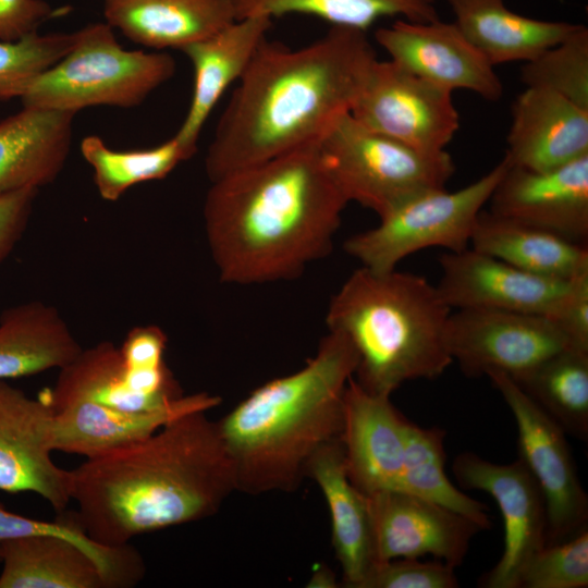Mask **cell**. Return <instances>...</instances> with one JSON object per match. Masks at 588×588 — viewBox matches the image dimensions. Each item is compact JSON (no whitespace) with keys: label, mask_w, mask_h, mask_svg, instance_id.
<instances>
[{"label":"cell","mask_w":588,"mask_h":588,"mask_svg":"<svg viewBox=\"0 0 588 588\" xmlns=\"http://www.w3.org/2000/svg\"><path fill=\"white\" fill-rule=\"evenodd\" d=\"M376 60L366 32L354 28L331 26L298 49L266 38L217 124L209 181L318 143L351 112Z\"/></svg>","instance_id":"6da1fadb"},{"label":"cell","mask_w":588,"mask_h":588,"mask_svg":"<svg viewBox=\"0 0 588 588\" xmlns=\"http://www.w3.org/2000/svg\"><path fill=\"white\" fill-rule=\"evenodd\" d=\"M347 204L318 143L211 182L203 216L221 281L298 277L331 252Z\"/></svg>","instance_id":"7a4b0ae2"},{"label":"cell","mask_w":588,"mask_h":588,"mask_svg":"<svg viewBox=\"0 0 588 588\" xmlns=\"http://www.w3.org/2000/svg\"><path fill=\"white\" fill-rule=\"evenodd\" d=\"M71 500L90 539L108 547L215 515L236 490L233 462L206 411L70 470Z\"/></svg>","instance_id":"3957f363"},{"label":"cell","mask_w":588,"mask_h":588,"mask_svg":"<svg viewBox=\"0 0 588 588\" xmlns=\"http://www.w3.org/2000/svg\"><path fill=\"white\" fill-rule=\"evenodd\" d=\"M357 362L351 342L329 331L302 369L258 387L217 421L236 490L297 489L314 455L341 438L344 392Z\"/></svg>","instance_id":"277c9868"},{"label":"cell","mask_w":588,"mask_h":588,"mask_svg":"<svg viewBox=\"0 0 588 588\" xmlns=\"http://www.w3.org/2000/svg\"><path fill=\"white\" fill-rule=\"evenodd\" d=\"M450 315L426 278L360 267L332 296L326 322L354 347L356 382L391 396L406 381L434 379L453 363L446 342Z\"/></svg>","instance_id":"5b68a950"},{"label":"cell","mask_w":588,"mask_h":588,"mask_svg":"<svg viewBox=\"0 0 588 588\" xmlns=\"http://www.w3.org/2000/svg\"><path fill=\"white\" fill-rule=\"evenodd\" d=\"M48 396L54 451L85 458L143 440L176 417L220 403L218 396L199 392L171 407L155 405L127 387L120 348L108 341L82 348L60 368Z\"/></svg>","instance_id":"8992f818"},{"label":"cell","mask_w":588,"mask_h":588,"mask_svg":"<svg viewBox=\"0 0 588 588\" xmlns=\"http://www.w3.org/2000/svg\"><path fill=\"white\" fill-rule=\"evenodd\" d=\"M167 52L127 50L106 22L74 32L69 52L41 73L21 97L23 107L69 111L97 106L130 109L175 73Z\"/></svg>","instance_id":"52a82bcc"},{"label":"cell","mask_w":588,"mask_h":588,"mask_svg":"<svg viewBox=\"0 0 588 588\" xmlns=\"http://www.w3.org/2000/svg\"><path fill=\"white\" fill-rule=\"evenodd\" d=\"M347 200L379 218L416 195L445 188L455 172L445 151H422L360 124L347 112L318 142Z\"/></svg>","instance_id":"ba28073f"},{"label":"cell","mask_w":588,"mask_h":588,"mask_svg":"<svg viewBox=\"0 0 588 588\" xmlns=\"http://www.w3.org/2000/svg\"><path fill=\"white\" fill-rule=\"evenodd\" d=\"M509 163L504 156L487 174L455 192L439 188L414 196L380 217L375 228L347 238L344 250L362 267L385 272L425 248H468L478 215Z\"/></svg>","instance_id":"9c48e42d"},{"label":"cell","mask_w":588,"mask_h":588,"mask_svg":"<svg viewBox=\"0 0 588 588\" xmlns=\"http://www.w3.org/2000/svg\"><path fill=\"white\" fill-rule=\"evenodd\" d=\"M516 421L519 460L538 483L546 502V543L566 540L587 528L588 495L566 441V433L517 383L503 372L487 375Z\"/></svg>","instance_id":"30bf717a"},{"label":"cell","mask_w":588,"mask_h":588,"mask_svg":"<svg viewBox=\"0 0 588 588\" xmlns=\"http://www.w3.org/2000/svg\"><path fill=\"white\" fill-rule=\"evenodd\" d=\"M452 94L392 60L377 59L350 113L407 146L443 151L460 128Z\"/></svg>","instance_id":"8fae6325"},{"label":"cell","mask_w":588,"mask_h":588,"mask_svg":"<svg viewBox=\"0 0 588 588\" xmlns=\"http://www.w3.org/2000/svg\"><path fill=\"white\" fill-rule=\"evenodd\" d=\"M446 342L452 359L469 377L498 371L516 379L572 348L547 316L493 309L451 314Z\"/></svg>","instance_id":"7c38bea8"},{"label":"cell","mask_w":588,"mask_h":588,"mask_svg":"<svg viewBox=\"0 0 588 588\" xmlns=\"http://www.w3.org/2000/svg\"><path fill=\"white\" fill-rule=\"evenodd\" d=\"M452 469L462 487L490 494L503 518L502 555L480 586L518 588L525 565L546 543V502L538 483L519 458L495 464L464 452L455 457Z\"/></svg>","instance_id":"4fadbf2b"},{"label":"cell","mask_w":588,"mask_h":588,"mask_svg":"<svg viewBox=\"0 0 588 588\" xmlns=\"http://www.w3.org/2000/svg\"><path fill=\"white\" fill-rule=\"evenodd\" d=\"M53 412L48 399L30 397L0 380V490L33 492L57 512L71 501V474L51 457Z\"/></svg>","instance_id":"5bb4252c"},{"label":"cell","mask_w":588,"mask_h":588,"mask_svg":"<svg viewBox=\"0 0 588 588\" xmlns=\"http://www.w3.org/2000/svg\"><path fill=\"white\" fill-rule=\"evenodd\" d=\"M375 39L390 60L439 87L452 93L466 89L488 101H498L503 94L494 66L454 22L401 19L378 28Z\"/></svg>","instance_id":"9a60e30c"},{"label":"cell","mask_w":588,"mask_h":588,"mask_svg":"<svg viewBox=\"0 0 588 588\" xmlns=\"http://www.w3.org/2000/svg\"><path fill=\"white\" fill-rule=\"evenodd\" d=\"M366 497L377 564L430 554L455 568L482 530L456 512L400 490Z\"/></svg>","instance_id":"2e32d148"},{"label":"cell","mask_w":588,"mask_h":588,"mask_svg":"<svg viewBox=\"0 0 588 588\" xmlns=\"http://www.w3.org/2000/svg\"><path fill=\"white\" fill-rule=\"evenodd\" d=\"M437 289L452 309H493L548 316L571 281L539 277L468 247L440 259Z\"/></svg>","instance_id":"e0dca14e"},{"label":"cell","mask_w":588,"mask_h":588,"mask_svg":"<svg viewBox=\"0 0 588 588\" xmlns=\"http://www.w3.org/2000/svg\"><path fill=\"white\" fill-rule=\"evenodd\" d=\"M489 201L498 216L587 244L588 155L547 171L509 163Z\"/></svg>","instance_id":"ac0fdd59"},{"label":"cell","mask_w":588,"mask_h":588,"mask_svg":"<svg viewBox=\"0 0 588 588\" xmlns=\"http://www.w3.org/2000/svg\"><path fill=\"white\" fill-rule=\"evenodd\" d=\"M408 421L390 396L364 390L354 377L348 380L340 440L346 475L365 495L397 489Z\"/></svg>","instance_id":"d6986e66"},{"label":"cell","mask_w":588,"mask_h":588,"mask_svg":"<svg viewBox=\"0 0 588 588\" xmlns=\"http://www.w3.org/2000/svg\"><path fill=\"white\" fill-rule=\"evenodd\" d=\"M506 158L532 171L552 170L588 155V110L560 95L527 87L512 107Z\"/></svg>","instance_id":"ffe728a7"},{"label":"cell","mask_w":588,"mask_h":588,"mask_svg":"<svg viewBox=\"0 0 588 588\" xmlns=\"http://www.w3.org/2000/svg\"><path fill=\"white\" fill-rule=\"evenodd\" d=\"M271 26L268 16L236 19L182 50L193 65L194 85L187 113L174 137L192 156L212 109L242 77Z\"/></svg>","instance_id":"44dd1931"},{"label":"cell","mask_w":588,"mask_h":588,"mask_svg":"<svg viewBox=\"0 0 588 588\" xmlns=\"http://www.w3.org/2000/svg\"><path fill=\"white\" fill-rule=\"evenodd\" d=\"M74 117L23 107L0 121V197L56 181L70 154Z\"/></svg>","instance_id":"7402d4cb"},{"label":"cell","mask_w":588,"mask_h":588,"mask_svg":"<svg viewBox=\"0 0 588 588\" xmlns=\"http://www.w3.org/2000/svg\"><path fill=\"white\" fill-rule=\"evenodd\" d=\"M105 22L143 47L179 49L236 20L233 0H102Z\"/></svg>","instance_id":"603a6c76"},{"label":"cell","mask_w":588,"mask_h":588,"mask_svg":"<svg viewBox=\"0 0 588 588\" xmlns=\"http://www.w3.org/2000/svg\"><path fill=\"white\" fill-rule=\"evenodd\" d=\"M307 477L319 486L327 501L332 544L342 568L343 586L362 588L377 565L367 497L350 481L341 440L322 446L311 458Z\"/></svg>","instance_id":"cb8c5ba5"},{"label":"cell","mask_w":588,"mask_h":588,"mask_svg":"<svg viewBox=\"0 0 588 588\" xmlns=\"http://www.w3.org/2000/svg\"><path fill=\"white\" fill-rule=\"evenodd\" d=\"M455 24L493 65L527 62L559 44L580 24L520 15L504 0H448Z\"/></svg>","instance_id":"d4e9b609"},{"label":"cell","mask_w":588,"mask_h":588,"mask_svg":"<svg viewBox=\"0 0 588 588\" xmlns=\"http://www.w3.org/2000/svg\"><path fill=\"white\" fill-rule=\"evenodd\" d=\"M469 247L539 277L571 281L588 273V247L481 210Z\"/></svg>","instance_id":"484cf974"},{"label":"cell","mask_w":588,"mask_h":588,"mask_svg":"<svg viewBox=\"0 0 588 588\" xmlns=\"http://www.w3.org/2000/svg\"><path fill=\"white\" fill-rule=\"evenodd\" d=\"M82 348L52 305L30 301L8 308L0 316V380L59 370Z\"/></svg>","instance_id":"4316f807"},{"label":"cell","mask_w":588,"mask_h":588,"mask_svg":"<svg viewBox=\"0 0 588 588\" xmlns=\"http://www.w3.org/2000/svg\"><path fill=\"white\" fill-rule=\"evenodd\" d=\"M0 588H109L97 560L78 543L38 535L2 544Z\"/></svg>","instance_id":"83f0119b"},{"label":"cell","mask_w":588,"mask_h":588,"mask_svg":"<svg viewBox=\"0 0 588 588\" xmlns=\"http://www.w3.org/2000/svg\"><path fill=\"white\" fill-rule=\"evenodd\" d=\"M566 434L588 438V352L563 350L513 379Z\"/></svg>","instance_id":"f1b7e54d"},{"label":"cell","mask_w":588,"mask_h":588,"mask_svg":"<svg viewBox=\"0 0 588 588\" xmlns=\"http://www.w3.org/2000/svg\"><path fill=\"white\" fill-rule=\"evenodd\" d=\"M445 431L408 421L402 471L396 490L431 501L488 529L491 520L486 504L454 487L445 474Z\"/></svg>","instance_id":"f546056e"},{"label":"cell","mask_w":588,"mask_h":588,"mask_svg":"<svg viewBox=\"0 0 588 588\" xmlns=\"http://www.w3.org/2000/svg\"><path fill=\"white\" fill-rule=\"evenodd\" d=\"M236 19L310 15L331 26L367 33L382 17L401 16L411 22L439 19L436 0H233Z\"/></svg>","instance_id":"4dcf8cb0"},{"label":"cell","mask_w":588,"mask_h":588,"mask_svg":"<svg viewBox=\"0 0 588 588\" xmlns=\"http://www.w3.org/2000/svg\"><path fill=\"white\" fill-rule=\"evenodd\" d=\"M82 157L93 169L100 197L115 201L132 186L170 174L191 152L173 136L160 145L139 150H115L100 136L88 135L79 145Z\"/></svg>","instance_id":"1f68e13d"},{"label":"cell","mask_w":588,"mask_h":588,"mask_svg":"<svg viewBox=\"0 0 588 588\" xmlns=\"http://www.w3.org/2000/svg\"><path fill=\"white\" fill-rule=\"evenodd\" d=\"M53 535L70 539L86 549L99 563L109 588L136 586L145 576V562L130 543L108 547L85 532L76 512H60L52 522L35 519L9 511L0 503V563L2 544L17 538Z\"/></svg>","instance_id":"d6a6232c"},{"label":"cell","mask_w":588,"mask_h":588,"mask_svg":"<svg viewBox=\"0 0 588 588\" xmlns=\"http://www.w3.org/2000/svg\"><path fill=\"white\" fill-rule=\"evenodd\" d=\"M527 87L546 89L588 110V28L584 25L520 70Z\"/></svg>","instance_id":"836d02e7"},{"label":"cell","mask_w":588,"mask_h":588,"mask_svg":"<svg viewBox=\"0 0 588 588\" xmlns=\"http://www.w3.org/2000/svg\"><path fill=\"white\" fill-rule=\"evenodd\" d=\"M72 33H35L17 41H0V101L19 98L30 84L64 57Z\"/></svg>","instance_id":"e575fe53"},{"label":"cell","mask_w":588,"mask_h":588,"mask_svg":"<svg viewBox=\"0 0 588 588\" xmlns=\"http://www.w3.org/2000/svg\"><path fill=\"white\" fill-rule=\"evenodd\" d=\"M588 529L558 543L543 546L525 565L518 588H586Z\"/></svg>","instance_id":"d590c367"},{"label":"cell","mask_w":588,"mask_h":588,"mask_svg":"<svg viewBox=\"0 0 588 588\" xmlns=\"http://www.w3.org/2000/svg\"><path fill=\"white\" fill-rule=\"evenodd\" d=\"M454 567L442 562L401 558L379 563L362 588H456Z\"/></svg>","instance_id":"8d00e7d4"},{"label":"cell","mask_w":588,"mask_h":588,"mask_svg":"<svg viewBox=\"0 0 588 588\" xmlns=\"http://www.w3.org/2000/svg\"><path fill=\"white\" fill-rule=\"evenodd\" d=\"M547 317L572 348L588 352V273L571 282L566 293Z\"/></svg>","instance_id":"74e56055"},{"label":"cell","mask_w":588,"mask_h":588,"mask_svg":"<svg viewBox=\"0 0 588 588\" xmlns=\"http://www.w3.org/2000/svg\"><path fill=\"white\" fill-rule=\"evenodd\" d=\"M63 11L45 0H0V41H17L38 33L45 22Z\"/></svg>","instance_id":"f35d334b"},{"label":"cell","mask_w":588,"mask_h":588,"mask_svg":"<svg viewBox=\"0 0 588 588\" xmlns=\"http://www.w3.org/2000/svg\"><path fill=\"white\" fill-rule=\"evenodd\" d=\"M38 192L24 188L0 197V264L23 236Z\"/></svg>","instance_id":"ab89813d"}]
</instances>
